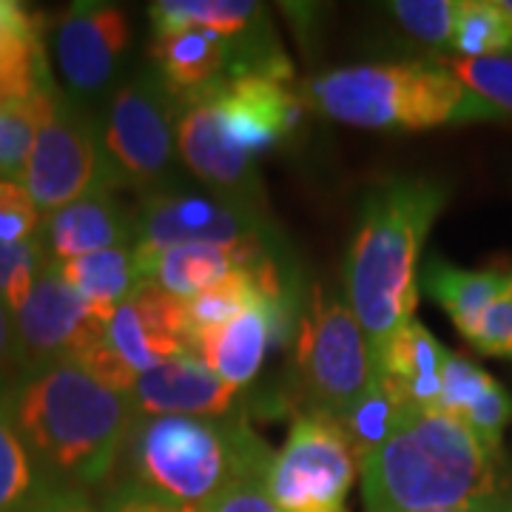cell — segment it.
Returning <instances> with one entry per match:
<instances>
[{"instance_id": "40", "label": "cell", "mask_w": 512, "mask_h": 512, "mask_svg": "<svg viewBox=\"0 0 512 512\" xmlns=\"http://www.w3.org/2000/svg\"><path fill=\"white\" fill-rule=\"evenodd\" d=\"M433 512H484V510H433Z\"/></svg>"}, {"instance_id": "5", "label": "cell", "mask_w": 512, "mask_h": 512, "mask_svg": "<svg viewBox=\"0 0 512 512\" xmlns=\"http://www.w3.org/2000/svg\"><path fill=\"white\" fill-rule=\"evenodd\" d=\"M308 106L370 131H427L501 117L441 63H362L308 80Z\"/></svg>"}, {"instance_id": "20", "label": "cell", "mask_w": 512, "mask_h": 512, "mask_svg": "<svg viewBox=\"0 0 512 512\" xmlns=\"http://www.w3.org/2000/svg\"><path fill=\"white\" fill-rule=\"evenodd\" d=\"M137 256V254H134ZM271 256V242H242V245H177L160 254L137 256L140 274L146 282L163 288L177 299H191L205 288L239 268H256Z\"/></svg>"}, {"instance_id": "25", "label": "cell", "mask_w": 512, "mask_h": 512, "mask_svg": "<svg viewBox=\"0 0 512 512\" xmlns=\"http://www.w3.org/2000/svg\"><path fill=\"white\" fill-rule=\"evenodd\" d=\"M154 37L185 29H208L237 43H259L256 32L265 6L254 0H157L148 6Z\"/></svg>"}, {"instance_id": "2", "label": "cell", "mask_w": 512, "mask_h": 512, "mask_svg": "<svg viewBox=\"0 0 512 512\" xmlns=\"http://www.w3.org/2000/svg\"><path fill=\"white\" fill-rule=\"evenodd\" d=\"M9 407L43 470L72 490L109 476L137 421L126 393L103 384L77 362L29 373Z\"/></svg>"}, {"instance_id": "3", "label": "cell", "mask_w": 512, "mask_h": 512, "mask_svg": "<svg viewBox=\"0 0 512 512\" xmlns=\"http://www.w3.org/2000/svg\"><path fill=\"white\" fill-rule=\"evenodd\" d=\"M447 197V185L427 177L393 180L367 194L345 262V293L370 350L419 308L421 248Z\"/></svg>"}, {"instance_id": "32", "label": "cell", "mask_w": 512, "mask_h": 512, "mask_svg": "<svg viewBox=\"0 0 512 512\" xmlns=\"http://www.w3.org/2000/svg\"><path fill=\"white\" fill-rule=\"evenodd\" d=\"M458 6L461 0H396L387 9L407 35L447 52L456 32Z\"/></svg>"}, {"instance_id": "13", "label": "cell", "mask_w": 512, "mask_h": 512, "mask_svg": "<svg viewBox=\"0 0 512 512\" xmlns=\"http://www.w3.org/2000/svg\"><path fill=\"white\" fill-rule=\"evenodd\" d=\"M131 52V20L114 3H72L55 29V60L77 106L94 100L117 80Z\"/></svg>"}, {"instance_id": "14", "label": "cell", "mask_w": 512, "mask_h": 512, "mask_svg": "<svg viewBox=\"0 0 512 512\" xmlns=\"http://www.w3.org/2000/svg\"><path fill=\"white\" fill-rule=\"evenodd\" d=\"M214 109L225 140L256 160L291 137L302 117V100L293 94L291 77L242 72L214 86Z\"/></svg>"}, {"instance_id": "28", "label": "cell", "mask_w": 512, "mask_h": 512, "mask_svg": "<svg viewBox=\"0 0 512 512\" xmlns=\"http://www.w3.org/2000/svg\"><path fill=\"white\" fill-rule=\"evenodd\" d=\"M450 57H512V18L501 0H461Z\"/></svg>"}, {"instance_id": "10", "label": "cell", "mask_w": 512, "mask_h": 512, "mask_svg": "<svg viewBox=\"0 0 512 512\" xmlns=\"http://www.w3.org/2000/svg\"><path fill=\"white\" fill-rule=\"evenodd\" d=\"M183 353H194L183 299L146 282L106 319L100 342L80 365L103 384L128 393L143 373Z\"/></svg>"}, {"instance_id": "31", "label": "cell", "mask_w": 512, "mask_h": 512, "mask_svg": "<svg viewBox=\"0 0 512 512\" xmlns=\"http://www.w3.org/2000/svg\"><path fill=\"white\" fill-rule=\"evenodd\" d=\"M447 72H453L470 89L478 94L487 106H493L501 117H512V57H481V60H458V57H436Z\"/></svg>"}, {"instance_id": "11", "label": "cell", "mask_w": 512, "mask_h": 512, "mask_svg": "<svg viewBox=\"0 0 512 512\" xmlns=\"http://www.w3.org/2000/svg\"><path fill=\"white\" fill-rule=\"evenodd\" d=\"M134 254L140 259L177 245H242L271 242V222L259 202L217 194L208 188H180L146 194L137 208Z\"/></svg>"}, {"instance_id": "6", "label": "cell", "mask_w": 512, "mask_h": 512, "mask_svg": "<svg viewBox=\"0 0 512 512\" xmlns=\"http://www.w3.org/2000/svg\"><path fill=\"white\" fill-rule=\"evenodd\" d=\"M100 137L120 188L154 194L177 185V100L154 72L134 74L114 89Z\"/></svg>"}, {"instance_id": "7", "label": "cell", "mask_w": 512, "mask_h": 512, "mask_svg": "<svg viewBox=\"0 0 512 512\" xmlns=\"http://www.w3.org/2000/svg\"><path fill=\"white\" fill-rule=\"evenodd\" d=\"M20 185L43 217L83 197L120 188L103 148L100 120L60 92L49 120L37 131Z\"/></svg>"}, {"instance_id": "16", "label": "cell", "mask_w": 512, "mask_h": 512, "mask_svg": "<svg viewBox=\"0 0 512 512\" xmlns=\"http://www.w3.org/2000/svg\"><path fill=\"white\" fill-rule=\"evenodd\" d=\"M239 387L222 382L194 353H183L143 373L128 390L137 416H197L225 419L237 407Z\"/></svg>"}, {"instance_id": "30", "label": "cell", "mask_w": 512, "mask_h": 512, "mask_svg": "<svg viewBox=\"0 0 512 512\" xmlns=\"http://www.w3.org/2000/svg\"><path fill=\"white\" fill-rule=\"evenodd\" d=\"M404 416V410L393 402L382 390V384L370 379L367 390L359 396V402L348 410V416L339 421L342 430L348 433L350 444L359 456V467L362 458H367L376 447H382L387 436L396 430V424Z\"/></svg>"}, {"instance_id": "21", "label": "cell", "mask_w": 512, "mask_h": 512, "mask_svg": "<svg viewBox=\"0 0 512 512\" xmlns=\"http://www.w3.org/2000/svg\"><path fill=\"white\" fill-rule=\"evenodd\" d=\"M43 239L49 259L63 265L106 248L134 245L137 220L123 208V202L106 191L49 214L43 225Z\"/></svg>"}, {"instance_id": "27", "label": "cell", "mask_w": 512, "mask_h": 512, "mask_svg": "<svg viewBox=\"0 0 512 512\" xmlns=\"http://www.w3.org/2000/svg\"><path fill=\"white\" fill-rule=\"evenodd\" d=\"M57 97H60V89L55 83H46L26 100H18L0 111V180L3 183L23 180L37 131L49 120Z\"/></svg>"}, {"instance_id": "34", "label": "cell", "mask_w": 512, "mask_h": 512, "mask_svg": "<svg viewBox=\"0 0 512 512\" xmlns=\"http://www.w3.org/2000/svg\"><path fill=\"white\" fill-rule=\"evenodd\" d=\"M464 339L484 356L512 359V282L507 285V291L478 316V322Z\"/></svg>"}, {"instance_id": "35", "label": "cell", "mask_w": 512, "mask_h": 512, "mask_svg": "<svg viewBox=\"0 0 512 512\" xmlns=\"http://www.w3.org/2000/svg\"><path fill=\"white\" fill-rule=\"evenodd\" d=\"M268 476H242L197 507L183 512H282L268 493Z\"/></svg>"}, {"instance_id": "4", "label": "cell", "mask_w": 512, "mask_h": 512, "mask_svg": "<svg viewBox=\"0 0 512 512\" xmlns=\"http://www.w3.org/2000/svg\"><path fill=\"white\" fill-rule=\"evenodd\" d=\"M134 484L191 510L242 476H268L274 453L245 421L137 416L126 441Z\"/></svg>"}, {"instance_id": "9", "label": "cell", "mask_w": 512, "mask_h": 512, "mask_svg": "<svg viewBox=\"0 0 512 512\" xmlns=\"http://www.w3.org/2000/svg\"><path fill=\"white\" fill-rule=\"evenodd\" d=\"M296 365L308 387L313 413L345 419L373 379L367 336L348 299L322 288L313 291L311 308L299 325Z\"/></svg>"}, {"instance_id": "1", "label": "cell", "mask_w": 512, "mask_h": 512, "mask_svg": "<svg viewBox=\"0 0 512 512\" xmlns=\"http://www.w3.org/2000/svg\"><path fill=\"white\" fill-rule=\"evenodd\" d=\"M359 470L367 512H501L510 493L504 450L441 410L404 413Z\"/></svg>"}, {"instance_id": "8", "label": "cell", "mask_w": 512, "mask_h": 512, "mask_svg": "<svg viewBox=\"0 0 512 512\" xmlns=\"http://www.w3.org/2000/svg\"><path fill=\"white\" fill-rule=\"evenodd\" d=\"M359 456L342 424L302 413L268 467V493L282 512H348Z\"/></svg>"}, {"instance_id": "36", "label": "cell", "mask_w": 512, "mask_h": 512, "mask_svg": "<svg viewBox=\"0 0 512 512\" xmlns=\"http://www.w3.org/2000/svg\"><path fill=\"white\" fill-rule=\"evenodd\" d=\"M26 365L20 356L18 330H15V316L0 299V399H12L23 379H26Z\"/></svg>"}, {"instance_id": "15", "label": "cell", "mask_w": 512, "mask_h": 512, "mask_svg": "<svg viewBox=\"0 0 512 512\" xmlns=\"http://www.w3.org/2000/svg\"><path fill=\"white\" fill-rule=\"evenodd\" d=\"M177 151L185 168L208 191L262 205L254 157L242 154L225 140L214 109V86L177 103Z\"/></svg>"}, {"instance_id": "23", "label": "cell", "mask_w": 512, "mask_h": 512, "mask_svg": "<svg viewBox=\"0 0 512 512\" xmlns=\"http://www.w3.org/2000/svg\"><path fill=\"white\" fill-rule=\"evenodd\" d=\"M52 83L37 18L15 0H0V111Z\"/></svg>"}, {"instance_id": "24", "label": "cell", "mask_w": 512, "mask_h": 512, "mask_svg": "<svg viewBox=\"0 0 512 512\" xmlns=\"http://www.w3.org/2000/svg\"><path fill=\"white\" fill-rule=\"evenodd\" d=\"M60 274L103 322L146 285L134 256V245L106 248L97 254L63 262Z\"/></svg>"}, {"instance_id": "18", "label": "cell", "mask_w": 512, "mask_h": 512, "mask_svg": "<svg viewBox=\"0 0 512 512\" xmlns=\"http://www.w3.org/2000/svg\"><path fill=\"white\" fill-rule=\"evenodd\" d=\"M288 333H291V305H274L265 296H259L234 322L202 336L197 342V356L222 382L245 387L259 376L268 345L288 342Z\"/></svg>"}, {"instance_id": "38", "label": "cell", "mask_w": 512, "mask_h": 512, "mask_svg": "<svg viewBox=\"0 0 512 512\" xmlns=\"http://www.w3.org/2000/svg\"><path fill=\"white\" fill-rule=\"evenodd\" d=\"M501 512H512V490L507 493V498H504V507H501Z\"/></svg>"}, {"instance_id": "12", "label": "cell", "mask_w": 512, "mask_h": 512, "mask_svg": "<svg viewBox=\"0 0 512 512\" xmlns=\"http://www.w3.org/2000/svg\"><path fill=\"white\" fill-rule=\"evenodd\" d=\"M103 319L80 299V293L60 274V265L49 262L29 299L15 313L20 356L26 373H35L57 362H83L103 336Z\"/></svg>"}, {"instance_id": "17", "label": "cell", "mask_w": 512, "mask_h": 512, "mask_svg": "<svg viewBox=\"0 0 512 512\" xmlns=\"http://www.w3.org/2000/svg\"><path fill=\"white\" fill-rule=\"evenodd\" d=\"M447 356L450 350L421 322L410 319L407 325L393 330L379 348L370 350V370L404 413L436 410Z\"/></svg>"}, {"instance_id": "19", "label": "cell", "mask_w": 512, "mask_h": 512, "mask_svg": "<svg viewBox=\"0 0 512 512\" xmlns=\"http://www.w3.org/2000/svg\"><path fill=\"white\" fill-rule=\"evenodd\" d=\"M46 217L20 183L0 180V299L12 313L29 299L49 251L43 239Z\"/></svg>"}, {"instance_id": "29", "label": "cell", "mask_w": 512, "mask_h": 512, "mask_svg": "<svg viewBox=\"0 0 512 512\" xmlns=\"http://www.w3.org/2000/svg\"><path fill=\"white\" fill-rule=\"evenodd\" d=\"M262 291L256 288L254 274L248 268H239L234 274L220 279L217 285L205 288L191 299H183L185 319H188V336H191V350L197 353V342L202 336L225 328L234 322L239 313L248 311Z\"/></svg>"}, {"instance_id": "22", "label": "cell", "mask_w": 512, "mask_h": 512, "mask_svg": "<svg viewBox=\"0 0 512 512\" xmlns=\"http://www.w3.org/2000/svg\"><path fill=\"white\" fill-rule=\"evenodd\" d=\"M512 282V262H490L487 268H453L433 256L421 268L419 285L439 302L461 336H467L478 316L493 305Z\"/></svg>"}, {"instance_id": "26", "label": "cell", "mask_w": 512, "mask_h": 512, "mask_svg": "<svg viewBox=\"0 0 512 512\" xmlns=\"http://www.w3.org/2000/svg\"><path fill=\"white\" fill-rule=\"evenodd\" d=\"M60 487L20 436L9 402L0 399V512H43Z\"/></svg>"}, {"instance_id": "39", "label": "cell", "mask_w": 512, "mask_h": 512, "mask_svg": "<svg viewBox=\"0 0 512 512\" xmlns=\"http://www.w3.org/2000/svg\"><path fill=\"white\" fill-rule=\"evenodd\" d=\"M501 3H504V9L510 12V18H512V0H501Z\"/></svg>"}, {"instance_id": "33", "label": "cell", "mask_w": 512, "mask_h": 512, "mask_svg": "<svg viewBox=\"0 0 512 512\" xmlns=\"http://www.w3.org/2000/svg\"><path fill=\"white\" fill-rule=\"evenodd\" d=\"M493 382V376L484 367H478L470 356L450 350L444 362V373H441V399L436 410L453 419H464Z\"/></svg>"}, {"instance_id": "37", "label": "cell", "mask_w": 512, "mask_h": 512, "mask_svg": "<svg viewBox=\"0 0 512 512\" xmlns=\"http://www.w3.org/2000/svg\"><path fill=\"white\" fill-rule=\"evenodd\" d=\"M103 512H183L180 507H174V504H168L163 498H157V495L146 493L143 487H137V484H126V487H120V490H114L111 498L106 501V507Z\"/></svg>"}]
</instances>
